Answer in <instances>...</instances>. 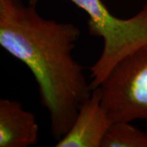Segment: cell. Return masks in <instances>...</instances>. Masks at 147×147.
I'll list each match as a JSON object with an SVG mask.
<instances>
[{
	"instance_id": "cell-3",
	"label": "cell",
	"mask_w": 147,
	"mask_h": 147,
	"mask_svg": "<svg viewBox=\"0 0 147 147\" xmlns=\"http://www.w3.org/2000/svg\"><path fill=\"white\" fill-rule=\"evenodd\" d=\"M98 87L112 123L147 121V43L118 61Z\"/></svg>"
},
{
	"instance_id": "cell-1",
	"label": "cell",
	"mask_w": 147,
	"mask_h": 147,
	"mask_svg": "<svg viewBox=\"0 0 147 147\" xmlns=\"http://www.w3.org/2000/svg\"><path fill=\"white\" fill-rule=\"evenodd\" d=\"M80 35L72 23L42 17L36 6L0 0V46L33 74L57 142L70 129L92 92L84 67L72 56Z\"/></svg>"
},
{
	"instance_id": "cell-4",
	"label": "cell",
	"mask_w": 147,
	"mask_h": 147,
	"mask_svg": "<svg viewBox=\"0 0 147 147\" xmlns=\"http://www.w3.org/2000/svg\"><path fill=\"white\" fill-rule=\"evenodd\" d=\"M112 122L101 105L99 87L80 107L69 131L57 142L56 147H100Z\"/></svg>"
},
{
	"instance_id": "cell-5",
	"label": "cell",
	"mask_w": 147,
	"mask_h": 147,
	"mask_svg": "<svg viewBox=\"0 0 147 147\" xmlns=\"http://www.w3.org/2000/svg\"><path fill=\"white\" fill-rule=\"evenodd\" d=\"M35 115L18 100L0 99V147H28L38 142Z\"/></svg>"
},
{
	"instance_id": "cell-6",
	"label": "cell",
	"mask_w": 147,
	"mask_h": 147,
	"mask_svg": "<svg viewBox=\"0 0 147 147\" xmlns=\"http://www.w3.org/2000/svg\"><path fill=\"white\" fill-rule=\"evenodd\" d=\"M100 147H147V133L130 124V122H114Z\"/></svg>"
},
{
	"instance_id": "cell-2",
	"label": "cell",
	"mask_w": 147,
	"mask_h": 147,
	"mask_svg": "<svg viewBox=\"0 0 147 147\" xmlns=\"http://www.w3.org/2000/svg\"><path fill=\"white\" fill-rule=\"evenodd\" d=\"M40 0H27L36 6ZM88 15L90 35L103 39L100 56L91 67L92 89L98 87L118 61L147 43V3L134 16L121 19L110 12L102 0H70Z\"/></svg>"
}]
</instances>
